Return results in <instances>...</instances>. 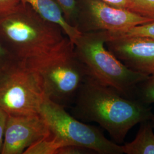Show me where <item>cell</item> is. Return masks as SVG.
Returning <instances> with one entry per match:
<instances>
[{
  "label": "cell",
  "instance_id": "cell-1",
  "mask_svg": "<svg viewBox=\"0 0 154 154\" xmlns=\"http://www.w3.org/2000/svg\"><path fill=\"white\" fill-rule=\"evenodd\" d=\"M72 109L74 116L83 122L98 123L116 143H122L138 123L151 121L149 105L124 97L89 75L79 88Z\"/></svg>",
  "mask_w": 154,
  "mask_h": 154
},
{
  "label": "cell",
  "instance_id": "cell-2",
  "mask_svg": "<svg viewBox=\"0 0 154 154\" xmlns=\"http://www.w3.org/2000/svg\"><path fill=\"white\" fill-rule=\"evenodd\" d=\"M20 62L35 77L45 98L65 107L74 102L90 75L67 37L49 51Z\"/></svg>",
  "mask_w": 154,
  "mask_h": 154
},
{
  "label": "cell",
  "instance_id": "cell-3",
  "mask_svg": "<svg viewBox=\"0 0 154 154\" xmlns=\"http://www.w3.org/2000/svg\"><path fill=\"white\" fill-rule=\"evenodd\" d=\"M63 34L58 25L45 20L26 4L0 16V42L17 61L49 51L65 38Z\"/></svg>",
  "mask_w": 154,
  "mask_h": 154
},
{
  "label": "cell",
  "instance_id": "cell-4",
  "mask_svg": "<svg viewBox=\"0 0 154 154\" xmlns=\"http://www.w3.org/2000/svg\"><path fill=\"white\" fill-rule=\"evenodd\" d=\"M107 39L106 31L82 33L74 43L75 52L91 77L125 97L136 99L138 86L149 76L132 71L119 61L106 48Z\"/></svg>",
  "mask_w": 154,
  "mask_h": 154
},
{
  "label": "cell",
  "instance_id": "cell-5",
  "mask_svg": "<svg viewBox=\"0 0 154 154\" xmlns=\"http://www.w3.org/2000/svg\"><path fill=\"white\" fill-rule=\"evenodd\" d=\"M39 114L51 132L66 145H76L96 154H123L122 146L108 139L97 127L87 125L69 114L65 107L45 98Z\"/></svg>",
  "mask_w": 154,
  "mask_h": 154
},
{
  "label": "cell",
  "instance_id": "cell-6",
  "mask_svg": "<svg viewBox=\"0 0 154 154\" xmlns=\"http://www.w3.org/2000/svg\"><path fill=\"white\" fill-rule=\"evenodd\" d=\"M44 99L35 77L21 62L0 71V107L8 116L39 113Z\"/></svg>",
  "mask_w": 154,
  "mask_h": 154
},
{
  "label": "cell",
  "instance_id": "cell-7",
  "mask_svg": "<svg viewBox=\"0 0 154 154\" xmlns=\"http://www.w3.org/2000/svg\"><path fill=\"white\" fill-rule=\"evenodd\" d=\"M51 131L39 113L8 116L1 154H22Z\"/></svg>",
  "mask_w": 154,
  "mask_h": 154
},
{
  "label": "cell",
  "instance_id": "cell-8",
  "mask_svg": "<svg viewBox=\"0 0 154 154\" xmlns=\"http://www.w3.org/2000/svg\"><path fill=\"white\" fill-rule=\"evenodd\" d=\"M89 19L79 30L82 32L123 30L153 21L154 18L110 5L100 0H88Z\"/></svg>",
  "mask_w": 154,
  "mask_h": 154
},
{
  "label": "cell",
  "instance_id": "cell-9",
  "mask_svg": "<svg viewBox=\"0 0 154 154\" xmlns=\"http://www.w3.org/2000/svg\"><path fill=\"white\" fill-rule=\"evenodd\" d=\"M108 50L132 71L154 75V39L128 37L107 39Z\"/></svg>",
  "mask_w": 154,
  "mask_h": 154
},
{
  "label": "cell",
  "instance_id": "cell-10",
  "mask_svg": "<svg viewBox=\"0 0 154 154\" xmlns=\"http://www.w3.org/2000/svg\"><path fill=\"white\" fill-rule=\"evenodd\" d=\"M20 1L22 4L30 6L34 11L45 20L58 25L73 44L82 34V33L77 27L66 21L60 8L53 0Z\"/></svg>",
  "mask_w": 154,
  "mask_h": 154
},
{
  "label": "cell",
  "instance_id": "cell-11",
  "mask_svg": "<svg viewBox=\"0 0 154 154\" xmlns=\"http://www.w3.org/2000/svg\"><path fill=\"white\" fill-rule=\"evenodd\" d=\"M140 124L135 138L122 146L123 154H154V127L151 121H146Z\"/></svg>",
  "mask_w": 154,
  "mask_h": 154
},
{
  "label": "cell",
  "instance_id": "cell-12",
  "mask_svg": "<svg viewBox=\"0 0 154 154\" xmlns=\"http://www.w3.org/2000/svg\"><path fill=\"white\" fill-rule=\"evenodd\" d=\"M65 146V143L51 132L45 138L34 143L26 149L24 154H57L61 147Z\"/></svg>",
  "mask_w": 154,
  "mask_h": 154
},
{
  "label": "cell",
  "instance_id": "cell-13",
  "mask_svg": "<svg viewBox=\"0 0 154 154\" xmlns=\"http://www.w3.org/2000/svg\"><path fill=\"white\" fill-rule=\"evenodd\" d=\"M108 39L115 38L138 37L154 39V20L151 22L137 25L123 30L107 32Z\"/></svg>",
  "mask_w": 154,
  "mask_h": 154
},
{
  "label": "cell",
  "instance_id": "cell-14",
  "mask_svg": "<svg viewBox=\"0 0 154 154\" xmlns=\"http://www.w3.org/2000/svg\"><path fill=\"white\" fill-rule=\"evenodd\" d=\"M136 99L147 105L154 103V75L149 76L138 86Z\"/></svg>",
  "mask_w": 154,
  "mask_h": 154
},
{
  "label": "cell",
  "instance_id": "cell-15",
  "mask_svg": "<svg viewBox=\"0 0 154 154\" xmlns=\"http://www.w3.org/2000/svg\"><path fill=\"white\" fill-rule=\"evenodd\" d=\"M60 8L66 21L72 25L76 18L77 3L75 0H53Z\"/></svg>",
  "mask_w": 154,
  "mask_h": 154
},
{
  "label": "cell",
  "instance_id": "cell-16",
  "mask_svg": "<svg viewBox=\"0 0 154 154\" xmlns=\"http://www.w3.org/2000/svg\"><path fill=\"white\" fill-rule=\"evenodd\" d=\"M132 1L138 13L154 18V0H132Z\"/></svg>",
  "mask_w": 154,
  "mask_h": 154
},
{
  "label": "cell",
  "instance_id": "cell-17",
  "mask_svg": "<svg viewBox=\"0 0 154 154\" xmlns=\"http://www.w3.org/2000/svg\"><path fill=\"white\" fill-rule=\"evenodd\" d=\"M96 154L91 149L76 145H66L61 147L57 154Z\"/></svg>",
  "mask_w": 154,
  "mask_h": 154
},
{
  "label": "cell",
  "instance_id": "cell-18",
  "mask_svg": "<svg viewBox=\"0 0 154 154\" xmlns=\"http://www.w3.org/2000/svg\"><path fill=\"white\" fill-rule=\"evenodd\" d=\"M20 4V0H0V16L15 11Z\"/></svg>",
  "mask_w": 154,
  "mask_h": 154
},
{
  "label": "cell",
  "instance_id": "cell-19",
  "mask_svg": "<svg viewBox=\"0 0 154 154\" xmlns=\"http://www.w3.org/2000/svg\"><path fill=\"white\" fill-rule=\"evenodd\" d=\"M17 62L18 61L11 56L0 42V71L11 66Z\"/></svg>",
  "mask_w": 154,
  "mask_h": 154
},
{
  "label": "cell",
  "instance_id": "cell-20",
  "mask_svg": "<svg viewBox=\"0 0 154 154\" xmlns=\"http://www.w3.org/2000/svg\"><path fill=\"white\" fill-rule=\"evenodd\" d=\"M110 5L137 12L132 0H100Z\"/></svg>",
  "mask_w": 154,
  "mask_h": 154
},
{
  "label": "cell",
  "instance_id": "cell-21",
  "mask_svg": "<svg viewBox=\"0 0 154 154\" xmlns=\"http://www.w3.org/2000/svg\"><path fill=\"white\" fill-rule=\"evenodd\" d=\"M8 118V114L0 107V154L1 152Z\"/></svg>",
  "mask_w": 154,
  "mask_h": 154
},
{
  "label": "cell",
  "instance_id": "cell-22",
  "mask_svg": "<svg viewBox=\"0 0 154 154\" xmlns=\"http://www.w3.org/2000/svg\"><path fill=\"white\" fill-rule=\"evenodd\" d=\"M151 123H152V126L154 127V114L153 116H152V119H151Z\"/></svg>",
  "mask_w": 154,
  "mask_h": 154
}]
</instances>
